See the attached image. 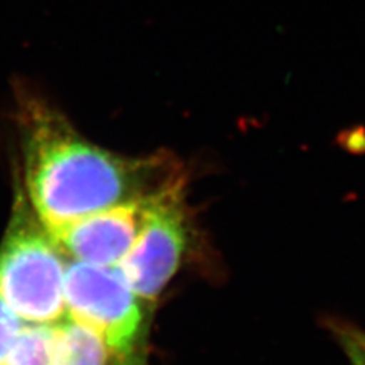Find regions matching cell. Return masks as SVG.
<instances>
[{
    "label": "cell",
    "instance_id": "cell-9",
    "mask_svg": "<svg viewBox=\"0 0 365 365\" xmlns=\"http://www.w3.org/2000/svg\"><path fill=\"white\" fill-rule=\"evenodd\" d=\"M332 329L336 332V336L341 342V346L344 347V351L350 361V365H365V351L358 344L356 339L350 335V332L347 330V326L338 324V326H334Z\"/></svg>",
    "mask_w": 365,
    "mask_h": 365
},
{
    "label": "cell",
    "instance_id": "cell-8",
    "mask_svg": "<svg viewBox=\"0 0 365 365\" xmlns=\"http://www.w3.org/2000/svg\"><path fill=\"white\" fill-rule=\"evenodd\" d=\"M21 327V319L0 299V365H2Z\"/></svg>",
    "mask_w": 365,
    "mask_h": 365
},
{
    "label": "cell",
    "instance_id": "cell-11",
    "mask_svg": "<svg viewBox=\"0 0 365 365\" xmlns=\"http://www.w3.org/2000/svg\"><path fill=\"white\" fill-rule=\"evenodd\" d=\"M347 330L350 332V335L356 339V342L362 347V350L365 351V332H361L359 329L351 327V326H347Z\"/></svg>",
    "mask_w": 365,
    "mask_h": 365
},
{
    "label": "cell",
    "instance_id": "cell-5",
    "mask_svg": "<svg viewBox=\"0 0 365 365\" xmlns=\"http://www.w3.org/2000/svg\"><path fill=\"white\" fill-rule=\"evenodd\" d=\"M158 195L150 200L120 204L46 230L60 251L72 256L75 262L118 267L139 236L151 204Z\"/></svg>",
    "mask_w": 365,
    "mask_h": 365
},
{
    "label": "cell",
    "instance_id": "cell-3",
    "mask_svg": "<svg viewBox=\"0 0 365 365\" xmlns=\"http://www.w3.org/2000/svg\"><path fill=\"white\" fill-rule=\"evenodd\" d=\"M64 303L71 318L93 329L120 362L135 361L146 315L119 268L73 262L64 274Z\"/></svg>",
    "mask_w": 365,
    "mask_h": 365
},
{
    "label": "cell",
    "instance_id": "cell-1",
    "mask_svg": "<svg viewBox=\"0 0 365 365\" xmlns=\"http://www.w3.org/2000/svg\"><path fill=\"white\" fill-rule=\"evenodd\" d=\"M16 125L23 195L48 230L120 204L150 200L185 182L174 158L108 151L29 91L17 98Z\"/></svg>",
    "mask_w": 365,
    "mask_h": 365
},
{
    "label": "cell",
    "instance_id": "cell-10",
    "mask_svg": "<svg viewBox=\"0 0 365 365\" xmlns=\"http://www.w3.org/2000/svg\"><path fill=\"white\" fill-rule=\"evenodd\" d=\"M339 145L344 150L350 153H365V128L364 127H355L339 133L338 135Z\"/></svg>",
    "mask_w": 365,
    "mask_h": 365
},
{
    "label": "cell",
    "instance_id": "cell-6",
    "mask_svg": "<svg viewBox=\"0 0 365 365\" xmlns=\"http://www.w3.org/2000/svg\"><path fill=\"white\" fill-rule=\"evenodd\" d=\"M108 347L93 329L73 318L55 324L52 365H108Z\"/></svg>",
    "mask_w": 365,
    "mask_h": 365
},
{
    "label": "cell",
    "instance_id": "cell-2",
    "mask_svg": "<svg viewBox=\"0 0 365 365\" xmlns=\"http://www.w3.org/2000/svg\"><path fill=\"white\" fill-rule=\"evenodd\" d=\"M64 274L60 248L19 193L0 247V299L23 322L55 324L66 312Z\"/></svg>",
    "mask_w": 365,
    "mask_h": 365
},
{
    "label": "cell",
    "instance_id": "cell-4",
    "mask_svg": "<svg viewBox=\"0 0 365 365\" xmlns=\"http://www.w3.org/2000/svg\"><path fill=\"white\" fill-rule=\"evenodd\" d=\"M182 185L158 195L130 251L118 265L142 300H153L177 272L186 247Z\"/></svg>",
    "mask_w": 365,
    "mask_h": 365
},
{
    "label": "cell",
    "instance_id": "cell-7",
    "mask_svg": "<svg viewBox=\"0 0 365 365\" xmlns=\"http://www.w3.org/2000/svg\"><path fill=\"white\" fill-rule=\"evenodd\" d=\"M55 324L31 323L21 327L2 365H52Z\"/></svg>",
    "mask_w": 365,
    "mask_h": 365
}]
</instances>
